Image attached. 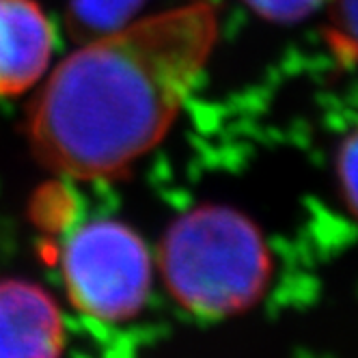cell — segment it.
I'll return each instance as SVG.
<instances>
[{"instance_id": "cell-6", "label": "cell", "mask_w": 358, "mask_h": 358, "mask_svg": "<svg viewBox=\"0 0 358 358\" xmlns=\"http://www.w3.org/2000/svg\"><path fill=\"white\" fill-rule=\"evenodd\" d=\"M145 0H71L67 29L73 39L87 41L101 33L123 27L141 9Z\"/></svg>"}, {"instance_id": "cell-1", "label": "cell", "mask_w": 358, "mask_h": 358, "mask_svg": "<svg viewBox=\"0 0 358 358\" xmlns=\"http://www.w3.org/2000/svg\"><path fill=\"white\" fill-rule=\"evenodd\" d=\"M216 41L208 0L83 41L33 101V156L71 179L119 177L166 136Z\"/></svg>"}, {"instance_id": "cell-7", "label": "cell", "mask_w": 358, "mask_h": 358, "mask_svg": "<svg viewBox=\"0 0 358 358\" xmlns=\"http://www.w3.org/2000/svg\"><path fill=\"white\" fill-rule=\"evenodd\" d=\"M244 3L266 20L287 24L311 15L330 0H244Z\"/></svg>"}, {"instance_id": "cell-5", "label": "cell", "mask_w": 358, "mask_h": 358, "mask_svg": "<svg viewBox=\"0 0 358 358\" xmlns=\"http://www.w3.org/2000/svg\"><path fill=\"white\" fill-rule=\"evenodd\" d=\"M52 50L55 29L35 0H0V97L35 87Z\"/></svg>"}, {"instance_id": "cell-2", "label": "cell", "mask_w": 358, "mask_h": 358, "mask_svg": "<svg viewBox=\"0 0 358 358\" xmlns=\"http://www.w3.org/2000/svg\"><path fill=\"white\" fill-rule=\"evenodd\" d=\"M158 264L171 298L203 320L234 317L257 304L270 283V248L250 218L203 206L177 218Z\"/></svg>"}, {"instance_id": "cell-9", "label": "cell", "mask_w": 358, "mask_h": 358, "mask_svg": "<svg viewBox=\"0 0 358 358\" xmlns=\"http://www.w3.org/2000/svg\"><path fill=\"white\" fill-rule=\"evenodd\" d=\"M356 151H358L356 134L350 132L339 149V160H337L339 184L350 214H356Z\"/></svg>"}, {"instance_id": "cell-4", "label": "cell", "mask_w": 358, "mask_h": 358, "mask_svg": "<svg viewBox=\"0 0 358 358\" xmlns=\"http://www.w3.org/2000/svg\"><path fill=\"white\" fill-rule=\"evenodd\" d=\"M65 341L52 294L29 280H0V358H63Z\"/></svg>"}, {"instance_id": "cell-8", "label": "cell", "mask_w": 358, "mask_h": 358, "mask_svg": "<svg viewBox=\"0 0 358 358\" xmlns=\"http://www.w3.org/2000/svg\"><path fill=\"white\" fill-rule=\"evenodd\" d=\"M332 31H337V37H332V45L341 48V57L348 50L354 57V39H356V0H332Z\"/></svg>"}, {"instance_id": "cell-3", "label": "cell", "mask_w": 358, "mask_h": 358, "mask_svg": "<svg viewBox=\"0 0 358 358\" xmlns=\"http://www.w3.org/2000/svg\"><path fill=\"white\" fill-rule=\"evenodd\" d=\"M61 272L83 315L121 324L136 317L151 292V257L136 231L117 220H93L69 236Z\"/></svg>"}]
</instances>
